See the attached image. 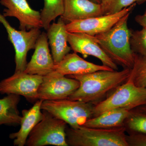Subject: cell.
<instances>
[{"label":"cell","mask_w":146,"mask_h":146,"mask_svg":"<svg viewBox=\"0 0 146 146\" xmlns=\"http://www.w3.org/2000/svg\"><path fill=\"white\" fill-rule=\"evenodd\" d=\"M130 69L118 70H100L85 74L68 75L80 82L78 89L68 99L94 104L104 98L127 80Z\"/></svg>","instance_id":"6da1fadb"},{"label":"cell","mask_w":146,"mask_h":146,"mask_svg":"<svg viewBox=\"0 0 146 146\" xmlns=\"http://www.w3.org/2000/svg\"><path fill=\"white\" fill-rule=\"evenodd\" d=\"M131 13L126 14L109 30L94 36L102 48L115 63L130 69L134 64L135 55L131 47V30L127 26Z\"/></svg>","instance_id":"7a4b0ae2"},{"label":"cell","mask_w":146,"mask_h":146,"mask_svg":"<svg viewBox=\"0 0 146 146\" xmlns=\"http://www.w3.org/2000/svg\"><path fill=\"white\" fill-rule=\"evenodd\" d=\"M125 130V125L110 128L67 127L66 141L72 146H129Z\"/></svg>","instance_id":"3957f363"},{"label":"cell","mask_w":146,"mask_h":146,"mask_svg":"<svg viewBox=\"0 0 146 146\" xmlns=\"http://www.w3.org/2000/svg\"><path fill=\"white\" fill-rule=\"evenodd\" d=\"M146 104V89L126 81L107 98L94 105L93 117L110 110L121 108L132 110Z\"/></svg>","instance_id":"277c9868"},{"label":"cell","mask_w":146,"mask_h":146,"mask_svg":"<svg viewBox=\"0 0 146 146\" xmlns=\"http://www.w3.org/2000/svg\"><path fill=\"white\" fill-rule=\"evenodd\" d=\"M91 103L66 99L45 100L41 108L64 121L73 128L82 126L93 117L94 105Z\"/></svg>","instance_id":"5b68a950"},{"label":"cell","mask_w":146,"mask_h":146,"mask_svg":"<svg viewBox=\"0 0 146 146\" xmlns=\"http://www.w3.org/2000/svg\"><path fill=\"white\" fill-rule=\"evenodd\" d=\"M42 110L44 118L29 134L25 145L28 146H68L65 132L67 123L46 110Z\"/></svg>","instance_id":"8992f818"},{"label":"cell","mask_w":146,"mask_h":146,"mask_svg":"<svg viewBox=\"0 0 146 146\" xmlns=\"http://www.w3.org/2000/svg\"><path fill=\"white\" fill-rule=\"evenodd\" d=\"M0 22L6 30L9 39L15 49V72H23L28 63L27 54L29 51L35 49L37 39L41 33L40 29L34 28L29 31L17 30L11 26L5 17L1 13Z\"/></svg>","instance_id":"52a82bcc"},{"label":"cell","mask_w":146,"mask_h":146,"mask_svg":"<svg viewBox=\"0 0 146 146\" xmlns=\"http://www.w3.org/2000/svg\"><path fill=\"white\" fill-rule=\"evenodd\" d=\"M79 86L78 80L66 77L54 70L43 76L37 91V98L43 101L66 99Z\"/></svg>","instance_id":"ba28073f"},{"label":"cell","mask_w":146,"mask_h":146,"mask_svg":"<svg viewBox=\"0 0 146 146\" xmlns=\"http://www.w3.org/2000/svg\"><path fill=\"white\" fill-rule=\"evenodd\" d=\"M43 76L25 73L15 72L0 82V94L23 96L29 101H36L37 91Z\"/></svg>","instance_id":"9c48e42d"},{"label":"cell","mask_w":146,"mask_h":146,"mask_svg":"<svg viewBox=\"0 0 146 146\" xmlns=\"http://www.w3.org/2000/svg\"><path fill=\"white\" fill-rule=\"evenodd\" d=\"M136 5L133 4L114 14L71 22L66 24V29L70 33H82L91 36H96L109 30L126 14L131 12Z\"/></svg>","instance_id":"30bf717a"},{"label":"cell","mask_w":146,"mask_h":146,"mask_svg":"<svg viewBox=\"0 0 146 146\" xmlns=\"http://www.w3.org/2000/svg\"><path fill=\"white\" fill-rule=\"evenodd\" d=\"M0 3L5 7L3 16L17 18L20 30L42 28L41 13L33 9L27 0H0Z\"/></svg>","instance_id":"8fae6325"},{"label":"cell","mask_w":146,"mask_h":146,"mask_svg":"<svg viewBox=\"0 0 146 146\" xmlns=\"http://www.w3.org/2000/svg\"><path fill=\"white\" fill-rule=\"evenodd\" d=\"M68 42L74 52L81 54L84 57L92 56L100 60L103 65L118 70L117 64L105 52L95 36L82 33L68 32Z\"/></svg>","instance_id":"7c38bea8"},{"label":"cell","mask_w":146,"mask_h":146,"mask_svg":"<svg viewBox=\"0 0 146 146\" xmlns=\"http://www.w3.org/2000/svg\"><path fill=\"white\" fill-rule=\"evenodd\" d=\"M54 65L50 53L47 33L43 32L37 39L34 53L24 72L44 76L54 70Z\"/></svg>","instance_id":"4fadbf2b"},{"label":"cell","mask_w":146,"mask_h":146,"mask_svg":"<svg viewBox=\"0 0 146 146\" xmlns=\"http://www.w3.org/2000/svg\"><path fill=\"white\" fill-rule=\"evenodd\" d=\"M102 15L103 9L101 4L91 0H64V12L60 17L67 24Z\"/></svg>","instance_id":"5bb4252c"},{"label":"cell","mask_w":146,"mask_h":146,"mask_svg":"<svg viewBox=\"0 0 146 146\" xmlns=\"http://www.w3.org/2000/svg\"><path fill=\"white\" fill-rule=\"evenodd\" d=\"M54 70L65 76L85 74L98 71L114 70L105 65L86 61L75 52L68 53L60 62L55 64Z\"/></svg>","instance_id":"9a60e30c"},{"label":"cell","mask_w":146,"mask_h":146,"mask_svg":"<svg viewBox=\"0 0 146 146\" xmlns=\"http://www.w3.org/2000/svg\"><path fill=\"white\" fill-rule=\"evenodd\" d=\"M66 24L61 17L56 23L50 24L47 29V35L55 64L59 63L70 52L68 45Z\"/></svg>","instance_id":"2e32d148"},{"label":"cell","mask_w":146,"mask_h":146,"mask_svg":"<svg viewBox=\"0 0 146 146\" xmlns=\"http://www.w3.org/2000/svg\"><path fill=\"white\" fill-rule=\"evenodd\" d=\"M43 101L38 100L33 106L29 110L22 111L21 127L18 132L11 133L9 137L13 139V145L16 146H24L26 145L29 134L33 128L44 118L41 106Z\"/></svg>","instance_id":"e0dca14e"},{"label":"cell","mask_w":146,"mask_h":146,"mask_svg":"<svg viewBox=\"0 0 146 146\" xmlns=\"http://www.w3.org/2000/svg\"><path fill=\"white\" fill-rule=\"evenodd\" d=\"M131 110L115 108L105 111L96 117L89 119L83 126L88 127L110 128L125 125V122Z\"/></svg>","instance_id":"ac0fdd59"},{"label":"cell","mask_w":146,"mask_h":146,"mask_svg":"<svg viewBox=\"0 0 146 146\" xmlns=\"http://www.w3.org/2000/svg\"><path fill=\"white\" fill-rule=\"evenodd\" d=\"M20 100V96L13 94L0 99V126L21 124L22 116L18 109Z\"/></svg>","instance_id":"d6986e66"},{"label":"cell","mask_w":146,"mask_h":146,"mask_svg":"<svg viewBox=\"0 0 146 146\" xmlns=\"http://www.w3.org/2000/svg\"><path fill=\"white\" fill-rule=\"evenodd\" d=\"M64 12V0H44V8L41 13L42 27L47 30L52 21Z\"/></svg>","instance_id":"ffe728a7"},{"label":"cell","mask_w":146,"mask_h":146,"mask_svg":"<svg viewBox=\"0 0 146 146\" xmlns=\"http://www.w3.org/2000/svg\"><path fill=\"white\" fill-rule=\"evenodd\" d=\"M135 54L134 64L127 81L146 89V57Z\"/></svg>","instance_id":"44dd1931"},{"label":"cell","mask_w":146,"mask_h":146,"mask_svg":"<svg viewBox=\"0 0 146 146\" xmlns=\"http://www.w3.org/2000/svg\"><path fill=\"white\" fill-rule=\"evenodd\" d=\"M130 42L134 53L146 57V27L140 30H131Z\"/></svg>","instance_id":"7402d4cb"},{"label":"cell","mask_w":146,"mask_h":146,"mask_svg":"<svg viewBox=\"0 0 146 146\" xmlns=\"http://www.w3.org/2000/svg\"><path fill=\"white\" fill-rule=\"evenodd\" d=\"M125 123L126 126L133 132L146 134V114L137 111H133Z\"/></svg>","instance_id":"603a6c76"},{"label":"cell","mask_w":146,"mask_h":146,"mask_svg":"<svg viewBox=\"0 0 146 146\" xmlns=\"http://www.w3.org/2000/svg\"><path fill=\"white\" fill-rule=\"evenodd\" d=\"M146 0H111L103 8V15L114 14L133 4L141 5Z\"/></svg>","instance_id":"cb8c5ba5"},{"label":"cell","mask_w":146,"mask_h":146,"mask_svg":"<svg viewBox=\"0 0 146 146\" xmlns=\"http://www.w3.org/2000/svg\"><path fill=\"white\" fill-rule=\"evenodd\" d=\"M129 146H146V134L133 132L126 135Z\"/></svg>","instance_id":"d4e9b609"},{"label":"cell","mask_w":146,"mask_h":146,"mask_svg":"<svg viewBox=\"0 0 146 146\" xmlns=\"http://www.w3.org/2000/svg\"><path fill=\"white\" fill-rule=\"evenodd\" d=\"M135 20L136 23L141 26L146 27V9L143 14L137 15L135 17Z\"/></svg>","instance_id":"484cf974"},{"label":"cell","mask_w":146,"mask_h":146,"mask_svg":"<svg viewBox=\"0 0 146 146\" xmlns=\"http://www.w3.org/2000/svg\"><path fill=\"white\" fill-rule=\"evenodd\" d=\"M136 110L146 114V104L136 108Z\"/></svg>","instance_id":"4316f807"},{"label":"cell","mask_w":146,"mask_h":146,"mask_svg":"<svg viewBox=\"0 0 146 146\" xmlns=\"http://www.w3.org/2000/svg\"><path fill=\"white\" fill-rule=\"evenodd\" d=\"M111 1V0H102L101 4L102 6L103 9Z\"/></svg>","instance_id":"83f0119b"},{"label":"cell","mask_w":146,"mask_h":146,"mask_svg":"<svg viewBox=\"0 0 146 146\" xmlns=\"http://www.w3.org/2000/svg\"><path fill=\"white\" fill-rule=\"evenodd\" d=\"M95 2L101 4L102 0H91Z\"/></svg>","instance_id":"f1b7e54d"}]
</instances>
